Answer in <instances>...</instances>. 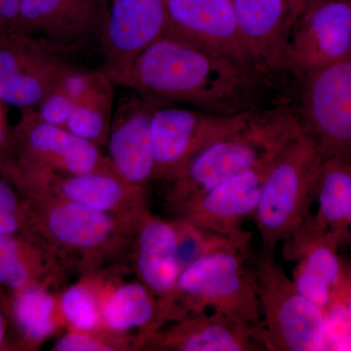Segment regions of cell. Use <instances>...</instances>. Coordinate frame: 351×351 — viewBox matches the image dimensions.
Masks as SVG:
<instances>
[{"instance_id":"obj_1","label":"cell","mask_w":351,"mask_h":351,"mask_svg":"<svg viewBox=\"0 0 351 351\" xmlns=\"http://www.w3.org/2000/svg\"><path fill=\"white\" fill-rule=\"evenodd\" d=\"M262 73L217 51L161 36L138 54L120 84L154 101L217 114L258 108Z\"/></svg>"},{"instance_id":"obj_2","label":"cell","mask_w":351,"mask_h":351,"mask_svg":"<svg viewBox=\"0 0 351 351\" xmlns=\"http://www.w3.org/2000/svg\"><path fill=\"white\" fill-rule=\"evenodd\" d=\"M302 129L299 117L288 108H258L243 127L208 145L173 177V202L180 207L230 178L269 162Z\"/></svg>"},{"instance_id":"obj_3","label":"cell","mask_w":351,"mask_h":351,"mask_svg":"<svg viewBox=\"0 0 351 351\" xmlns=\"http://www.w3.org/2000/svg\"><path fill=\"white\" fill-rule=\"evenodd\" d=\"M252 252L235 244L223 245L193 258L182 269L174 289L166 295L163 311L181 302L171 314L180 318L207 313L261 327L262 313L256 290L255 276L247 263Z\"/></svg>"},{"instance_id":"obj_4","label":"cell","mask_w":351,"mask_h":351,"mask_svg":"<svg viewBox=\"0 0 351 351\" xmlns=\"http://www.w3.org/2000/svg\"><path fill=\"white\" fill-rule=\"evenodd\" d=\"M324 158L302 128L270 162L253 218L265 250L274 252L311 216Z\"/></svg>"},{"instance_id":"obj_5","label":"cell","mask_w":351,"mask_h":351,"mask_svg":"<svg viewBox=\"0 0 351 351\" xmlns=\"http://www.w3.org/2000/svg\"><path fill=\"white\" fill-rule=\"evenodd\" d=\"M262 323L258 341L267 351L327 350L325 311L295 288L274 252L251 256Z\"/></svg>"},{"instance_id":"obj_6","label":"cell","mask_w":351,"mask_h":351,"mask_svg":"<svg viewBox=\"0 0 351 351\" xmlns=\"http://www.w3.org/2000/svg\"><path fill=\"white\" fill-rule=\"evenodd\" d=\"M302 78V128L325 157L338 156L351 163V50Z\"/></svg>"},{"instance_id":"obj_7","label":"cell","mask_w":351,"mask_h":351,"mask_svg":"<svg viewBox=\"0 0 351 351\" xmlns=\"http://www.w3.org/2000/svg\"><path fill=\"white\" fill-rule=\"evenodd\" d=\"M258 108L223 115L157 105L151 120L156 161L154 174L174 177L208 145L243 127Z\"/></svg>"},{"instance_id":"obj_8","label":"cell","mask_w":351,"mask_h":351,"mask_svg":"<svg viewBox=\"0 0 351 351\" xmlns=\"http://www.w3.org/2000/svg\"><path fill=\"white\" fill-rule=\"evenodd\" d=\"M100 159L93 142L73 135L64 127L39 119L32 108L23 110L17 125L0 151V168L32 172L56 162L71 175L94 172Z\"/></svg>"},{"instance_id":"obj_9","label":"cell","mask_w":351,"mask_h":351,"mask_svg":"<svg viewBox=\"0 0 351 351\" xmlns=\"http://www.w3.org/2000/svg\"><path fill=\"white\" fill-rule=\"evenodd\" d=\"M271 161L186 201L180 206V221L198 232L230 240L251 252L253 234L244 230L243 223L254 218Z\"/></svg>"},{"instance_id":"obj_10","label":"cell","mask_w":351,"mask_h":351,"mask_svg":"<svg viewBox=\"0 0 351 351\" xmlns=\"http://www.w3.org/2000/svg\"><path fill=\"white\" fill-rule=\"evenodd\" d=\"M351 50V0H308L289 32L287 71L302 76Z\"/></svg>"},{"instance_id":"obj_11","label":"cell","mask_w":351,"mask_h":351,"mask_svg":"<svg viewBox=\"0 0 351 351\" xmlns=\"http://www.w3.org/2000/svg\"><path fill=\"white\" fill-rule=\"evenodd\" d=\"M68 66L61 53L38 39L19 34L0 38V101L36 108Z\"/></svg>"},{"instance_id":"obj_12","label":"cell","mask_w":351,"mask_h":351,"mask_svg":"<svg viewBox=\"0 0 351 351\" xmlns=\"http://www.w3.org/2000/svg\"><path fill=\"white\" fill-rule=\"evenodd\" d=\"M165 0H108L100 32L105 73L121 83L141 52L164 36Z\"/></svg>"},{"instance_id":"obj_13","label":"cell","mask_w":351,"mask_h":351,"mask_svg":"<svg viewBox=\"0 0 351 351\" xmlns=\"http://www.w3.org/2000/svg\"><path fill=\"white\" fill-rule=\"evenodd\" d=\"M339 247L331 234L313 225L311 215L283 241L284 260L298 262L292 278L295 288L324 311L336 301L345 278Z\"/></svg>"},{"instance_id":"obj_14","label":"cell","mask_w":351,"mask_h":351,"mask_svg":"<svg viewBox=\"0 0 351 351\" xmlns=\"http://www.w3.org/2000/svg\"><path fill=\"white\" fill-rule=\"evenodd\" d=\"M166 36L256 68L240 34L232 0H165Z\"/></svg>"},{"instance_id":"obj_15","label":"cell","mask_w":351,"mask_h":351,"mask_svg":"<svg viewBox=\"0 0 351 351\" xmlns=\"http://www.w3.org/2000/svg\"><path fill=\"white\" fill-rule=\"evenodd\" d=\"M245 45L260 73L287 71L289 32L293 20L287 0H232Z\"/></svg>"},{"instance_id":"obj_16","label":"cell","mask_w":351,"mask_h":351,"mask_svg":"<svg viewBox=\"0 0 351 351\" xmlns=\"http://www.w3.org/2000/svg\"><path fill=\"white\" fill-rule=\"evenodd\" d=\"M140 96L119 106L110 135L113 164L119 174L133 184L147 181L156 167L151 120L157 105Z\"/></svg>"},{"instance_id":"obj_17","label":"cell","mask_w":351,"mask_h":351,"mask_svg":"<svg viewBox=\"0 0 351 351\" xmlns=\"http://www.w3.org/2000/svg\"><path fill=\"white\" fill-rule=\"evenodd\" d=\"M181 324L162 335L161 346L184 351L265 350L258 341L260 327L219 313H203L182 318Z\"/></svg>"},{"instance_id":"obj_18","label":"cell","mask_w":351,"mask_h":351,"mask_svg":"<svg viewBox=\"0 0 351 351\" xmlns=\"http://www.w3.org/2000/svg\"><path fill=\"white\" fill-rule=\"evenodd\" d=\"M317 211L311 216L320 232L331 234L341 246L351 247V163L325 157L318 178Z\"/></svg>"},{"instance_id":"obj_19","label":"cell","mask_w":351,"mask_h":351,"mask_svg":"<svg viewBox=\"0 0 351 351\" xmlns=\"http://www.w3.org/2000/svg\"><path fill=\"white\" fill-rule=\"evenodd\" d=\"M181 237L160 219H151L141 232L138 267L145 284L154 292L167 295L181 274Z\"/></svg>"},{"instance_id":"obj_20","label":"cell","mask_w":351,"mask_h":351,"mask_svg":"<svg viewBox=\"0 0 351 351\" xmlns=\"http://www.w3.org/2000/svg\"><path fill=\"white\" fill-rule=\"evenodd\" d=\"M48 228L64 243L90 248L108 239L112 223L103 211L71 201L51 213Z\"/></svg>"},{"instance_id":"obj_21","label":"cell","mask_w":351,"mask_h":351,"mask_svg":"<svg viewBox=\"0 0 351 351\" xmlns=\"http://www.w3.org/2000/svg\"><path fill=\"white\" fill-rule=\"evenodd\" d=\"M112 80L104 71L99 82L75 101L64 128L77 137L94 142L107 131L112 112Z\"/></svg>"},{"instance_id":"obj_22","label":"cell","mask_w":351,"mask_h":351,"mask_svg":"<svg viewBox=\"0 0 351 351\" xmlns=\"http://www.w3.org/2000/svg\"><path fill=\"white\" fill-rule=\"evenodd\" d=\"M157 315L158 306L147 289L138 284L119 289L104 309L106 323L117 331L145 326Z\"/></svg>"},{"instance_id":"obj_23","label":"cell","mask_w":351,"mask_h":351,"mask_svg":"<svg viewBox=\"0 0 351 351\" xmlns=\"http://www.w3.org/2000/svg\"><path fill=\"white\" fill-rule=\"evenodd\" d=\"M54 302L47 293L31 286L14 293L11 314L27 341H38L53 331Z\"/></svg>"},{"instance_id":"obj_24","label":"cell","mask_w":351,"mask_h":351,"mask_svg":"<svg viewBox=\"0 0 351 351\" xmlns=\"http://www.w3.org/2000/svg\"><path fill=\"white\" fill-rule=\"evenodd\" d=\"M62 191L73 202L107 211L117 206L123 196L119 182L101 173L73 175L62 184Z\"/></svg>"},{"instance_id":"obj_25","label":"cell","mask_w":351,"mask_h":351,"mask_svg":"<svg viewBox=\"0 0 351 351\" xmlns=\"http://www.w3.org/2000/svg\"><path fill=\"white\" fill-rule=\"evenodd\" d=\"M61 4L62 0H23L13 34L38 39L59 52L57 36Z\"/></svg>"},{"instance_id":"obj_26","label":"cell","mask_w":351,"mask_h":351,"mask_svg":"<svg viewBox=\"0 0 351 351\" xmlns=\"http://www.w3.org/2000/svg\"><path fill=\"white\" fill-rule=\"evenodd\" d=\"M15 235L0 234V286L14 293L34 286L36 276L34 252Z\"/></svg>"},{"instance_id":"obj_27","label":"cell","mask_w":351,"mask_h":351,"mask_svg":"<svg viewBox=\"0 0 351 351\" xmlns=\"http://www.w3.org/2000/svg\"><path fill=\"white\" fill-rule=\"evenodd\" d=\"M64 316L78 330H91L98 324L99 314L93 298L82 288H71L62 299Z\"/></svg>"},{"instance_id":"obj_28","label":"cell","mask_w":351,"mask_h":351,"mask_svg":"<svg viewBox=\"0 0 351 351\" xmlns=\"http://www.w3.org/2000/svg\"><path fill=\"white\" fill-rule=\"evenodd\" d=\"M25 226L24 208L0 171V234H17Z\"/></svg>"},{"instance_id":"obj_29","label":"cell","mask_w":351,"mask_h":351,"mask_svg":"<svg viewBox=\"0 0 351 351\" xmlns=\"http://www.w3.org/2000/svg\"><path fill=\"white\" fill-rule=\"evenodd\" d=\"M327 350H351V320L345 307L335 301L325 311Z\"/></svg>"},{"instance_id":"obj_30","label":"cell","mask_w":351,"mask_h":351,"mask_svg":"<svg viewBox=\"0 0 351 351\" xmlns=\"http://www.w3.org/2000/svg\"><path fill=\"white\" fill-rule=\"evenodd\" d=\"M75 101L62 91L59 87H55L52 91L46 95L45 98L36 108H32L39 119L52 124V125L64 127L68 120Z\"/></svg>"},{"instance_id":"obj_31","label":"cell","mask_w":351,"mask_h":351,"mask_svg":"<svg viewBox=\"0 0 351 351\" xmlns=\"http://www.w3.org/2000/svg\"><path fill=\"white\" fill-rule=\"evenodd\" d=\"M55 350L59 351H97L108 350L107 348L95 339L84 335L71 334L58 341Z\"/></svg>"},{"instance_id":"obj_32","label":"cell","mask_w":351,"mask_h":351,"mask_svg":"<svg viewBox=\"0 0 351 351\" xmlns=\"http://www.w3.org/2000/svg\"><path fill=\"white\" fill-rule=\"evenodd\" d=\"M23 0H0V38L13 34Z\"/></svg>"},{"instance_id":"obj_33","label":"cell","mask_w":351,"mask_h":351,"mask_svg":"<svg viewBox=\"0 0 351 351\" xmlns=\"http://www.w3.org/2000/svg\"><path fill=\"white\" fill-rule=\"evenodd\" d=\"M336 301H339L343 304L348 317L351 320V269L350 267L346 269L345 278H343Z\"/></svg>"},{"instance_id":"obj_34","label":"cell","mask_w":351,"mask_h":351,"mask_svg":"<svg viewBox=\"0 0 351 351\" xmlns=\"http://www.w3.org/2000/svg\"><path fill=\"white\" fill-rule=\"evenodd\" d=\"M8 131H7L5 124V117H4L3 110L1 107V101H0V151L3 149L8 138Z\"/></svg>"},{"instance_id":"obj_35","label":"cell","mask_w":351,"mask_h":351,"mask_svg":"<svg viewBox=\"0 0 351 351\" xmlns=\"http://www.w3.org/2000/svg\"><path fill=\"white\" fill-rule=\"evenodd\" d=\"M289 8H290L292 20L294 22L295 17L299 15L304 5L308 2V0H287ZM293 24V23H292ZM292 27V25H291Z\"/></svg>"},{"instance_id":"obj_36","label":"cell","mask_w":351,"mask_h":351,"mask_svg":"<svg viewBox=\"0 0 351 351\" xmlns=\"http://www.w3.org/2000/svg\"><path fill=\"white\" fill-rule=\"evenodd\" d=\"M7 320L3 309L0 307V350L6 345Z\"/></svg>"},{"instance_id":"obj_37","label":"cell","mask_w":351,"mask_h":351,"mask_svg":"<svg viewBox=\"0 0 351 351\" xmlns=\"http://www.w3.org/2000/svg\"><path fill=\"white\" fill-rule=\"evenodd\" d=\"M350 248H351V247H350ZM350 269H351V265H350Z\"/></svg>"}]
</instances>
